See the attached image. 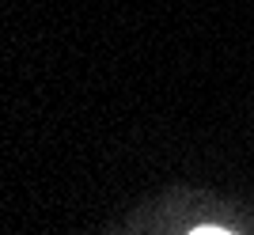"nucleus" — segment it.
<instances>
[{
    "label": "nucleus",
    "instance_id": "obj_1",
    "mask_svg": "<svg viewBox=\"0 0 254 235\" xmlns=\"http://www.w3.org/2000/svg\"><path fill=\"white\" fill-rule=\"evenodd\" d=\"M190 235H228V232H220V228H197V232H190Z\"/></svg>",
    "mask_w": 254,
    "mask_h": 235
}]
</instances>
